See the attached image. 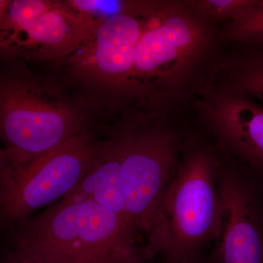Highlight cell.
<instances>
[{
	"label": "cell",
	"instance_id": "7c38bea8",
	"mask_svg": "<svg viewBox=\"0 0 263 263\" xmlns=\"http://www.w3.org/2000/svg\"><path fill=\"white\" fill-rule=\"evenodd\" d=\"M239 46L221 62L214 76L263 105V46Z\"/></svg>",
	"mask_w": 263,
	"mask_h": 263
},
{
	"label": "cell",
	"instance_id": "2e32d148",
	"mask_svg": "<svg viewBox=\"0 0 263 263\" xmlns=\"http://www.w3.org/2000/svg\"><path fill=\"white\" fill-rule=\"evenodd\" d=\"M162 261H163L162 263H215L213 259H211V260L204 259L203 257H201L200 254H198V255L194 256V257H189V258L181 259V260L175 261V262Z\"/></svg>",
	"mask_w": 263,
	"mask_h": 263
},
{
	"label": "cell",
	"instance_id": "9c48e42d",
	"mask_svg": "<svg viewBox=\"0 0 263 263\" xmlns=\"http://www.w3.org/2000/svg\"><path fill=\"white\" fill-rule=\"evenodd\" d=\"M218 171L223 221L215 263H263V182L224 152Z\"/></svg>",
	"mask_w": 263,
	"mask_h": 263
},
{
	"label": "cell",
	"instance_id": "9a60e30c",
	"mask_svg": "<svg viewBox=\"0 0 263 263\" xmlns=\"http://www.w3.org/2000/svg\"><path fill=\"white\" fill-rule=\"evenodd\" d=\"M11 167L12 164L8 153L4 148L0 146V186H1L2 181Z\"/></svg>",
	"mask_w": 263,
	"mask_h": 263
},
{
	"label": "cell",
	"instance_id": "277c9868",
	"mask_svg": "<svg viewBox=\"0 0 263 263\" xmlns=\"http://www.w3.org/2000/svg\"><path fill=\"white\" fill-rule=\"evenodd\" d=\"M86 130L82 117L55 86L15 65L0 73V141L13 167Z\"/></svg>",
	"mask_w": 263,
	"mask_h": 263
},
{
	"label": "cell",
	"instance_id": "8992f818",
	"mask_svg": "<svg viewBox=\"0 0 263 263\" xmlns=\"http://www.w3.org/2000/svg\"><path fill=\"white\" fill-rule=\"evenodd\" d=\"M100 20L69 1L12 0L0 21V58L50 61L68 57Z\"/></svg>",
	"mask_w": 263,
	"mask_h": 263
},
{
	"label": "cell",
	"instance_id": "ba28073f",
	"mask_svg": "<svg viewBox=\"0 0 263 263\" xmlns=\"http://www.w3.org/2000/svg\"><path fill=\"white\" fill-rule=\"evenodd\" d=\"M153 1H123L102 18L67 57L76 75L115 94L132 97L135 53Z\"/></svg>",
	"mask_w": 263,
	"mask_h": 263
},
{
	"label": "cell",
	"instance_id": "e0dca14e",
	"mask_svg": "<svg viewBox=\"0 0 263 263\" xmlns=\"http://www.w3.org/2000/svg\"><path fill=\"white\" fill-rule=\"evenodd\" d=\"M10 2V0H0V21L3 18Z\"/></svg>",
	"mask_w": 263,
	"mask_h": 263
},
{
	"label": "cell",
	"instance_id": "5b68a950",
	"mask_svg": "<svg viewBox=\"0 0 263 263\" xmlns=\"http://www.w3.org/2000/svg\"><path fill=\"white\" fill-rule=\"evenodd\" d=\"M160 117H140L116 133L128 216L141 239L149 231L182 152L179 135Z\"/></svg>",
	"mask_w": 263,
	"mask_h": 263
},
{
	"label": "cell",
	"instance_id": "8fae6325",
	"mask_svg": "<svg viewBox=\"0 0 263 263\" xmlns=\"http://www.w3.org/2000/svg\"><path fill=\"white\" fill-rule=\"evenodd\" d=\"M89 200H94L98 205L117 214L133 230L126 205L120 147L116 133L103 141L82 179L61 201L81 203Z\"/></svg>",
	"mask_w": 263,
	"mask_h": 263
},
{
	"label": "cell",
	"instance_id": "6da1fadb",
	"mask_svg": "<svg viewBox=\"0 0 263 263\" xmlns=\"http://www.w3.org/2000/svg\"><path fill=\"white\" fill-rule=\"evenodd\" d=\"M14 245L27 263H148L134 230L89 200L58 201L19 224Z\"/></svg>",
	"mask_w": 263,
	"mask_h": 263
},
{
	"label": "cell",
	"instance_id": "3957f363",
	"mask_svg": "<svg viewBox=\"0 0 263 263\" xmlns=\"http://www.w3.org/2000/svg\"><path fill=\"white\" fill-rule=\"evenodd\" d=\"M172 183L143 246L148 261L168 262L198 255L220 235L222 202L218 183L220 157L210 147L182 148Z\"/></svg>",
	"mask_w": 263,
	"mask_h": 263
},
{
	"label": "cell",
	"instance_id": "52a82bcc",
	"mask_svg": "<svg viewBox=\"0 0 263 263\" xmlns=\"http://www.w3.org/2000/svg\"><path fill=\"white\" fill-rule=\"evenodd\" d=\"M103 142L86 130L25 165L12 166L0 186V217L16 226L60 201L82 179Z\"/></svg>",
	"mask_w": 263,
	"mask_h": 263
},
{
	"label": "cell",
	"instance_id": "ac0fdd59",
	"mask_svg": "<svg viewBox=\"0 0 263 263\" xmlns=\"http://www.w3.org/2000/svg\"><path fill=\"white\" fill-rule=\"evenodd\" d=\"M256 172L258 174L259 177L261 178V179H262V182H263V170H261V171H256Z\"/></svg>",
	"mask_w": 263,
	"mask_h": 263
},
{
	"label": "cell",
	"instance_id": "30bf717a",
	"mask_svg": "<svg viewBox=\"0 0 263 263\" xmlns=\"http://www.w3.org/2000/svg\"><path fill=\"white\" fill-rule=\"evenodd\" d=\"M201 81L195 107L232 158L255 171L263 170V105L228 81Z\"/></svg>",
	"mask_w": 263,
	"mask_h": 263
},
{
	"label": "cell",
	"instance_id": "4fadbf2b",
	"mask_svg": "<svg viewBox=\"0 0 263 263\" xmlns=\"http://www.w3.org/2000/svg\"><path fill=\"white\" fill-rule=\"evenodd\" d=\"M221 39L246 46H263V0H251L221 31Z\"/></svg>",
	"mask_w": 263,
	"mask_h": 263
},
{
	"label": "cell",
	"instance_id": "d6986e66",
	"mask_svg": "<svg viewBox=\"0 0 263 263\" xmlns=\"http://www.w3.org/2000/svg\"><path fill=\"white\" fill-rule=\"evenodd\" d=\"M19 263H27V262H20Z\"/></svg>",
	"mask_w": 263,
	"mask_h": 263
},
{
	"label": "cell",
	"instance_id": "7a4b0ae2",
	"mask_svg": "<svg viewBox=\"0 0 263 263\" xmlns=\"http://www.w3.org/2000/svg\"><path fill=\"white\" fill-rule=\"evenodd\" d=\"M216 41L210 24L183 1H153L136 46L132 97L154 115L164 114L186 92Z\"/></svg>",
	"mask_w": 263,
	"mask_h": 263
},
{
	"label": "cell",
	"instance_id": "5bb4252c",
	"mask_svg": "<svg viewBox=\"0 0 263 263\" xmlns=\"http://www.w3.org/2000/svg\"><path fill=\"white\" fill-rule=\"evenodd\" d=\"M251 0H183L184 5L205 22L236 18Z\"/></svg>",
	"mask_w": 263,
	"mask_h": 263
}]
</instances>
